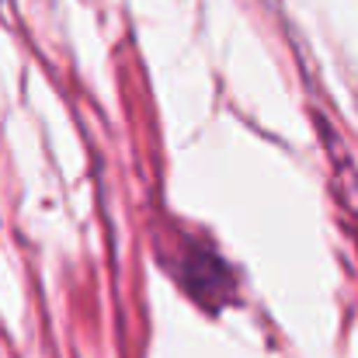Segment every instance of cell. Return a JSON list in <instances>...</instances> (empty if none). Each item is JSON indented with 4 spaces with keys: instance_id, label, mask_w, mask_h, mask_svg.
Here are the masks:
<instances>
[{
    "instance_id": "obj_1",
    "label": "cell",
    "mask_w": 358,
    "mask_h": 358,
    "mask_svg": "<svg viewBox=\"0 0 358 358\" xmlns=\"http://www.w3.org/2000/svg\"><path fill=\"white\" fill-rule=\"evenodd\" d=\"M157 261L164 264L167 278L181 289L188 303L220 317L227 306L240 303V282L234 264L199 234L171 227V237H157Z\"/></svg>"
}]
</instances>
